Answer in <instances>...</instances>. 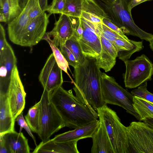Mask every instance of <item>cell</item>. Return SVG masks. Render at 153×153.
I'll list each match as a JSON object with an SVG mask.
<instances>
[{"label":"cell","instance_id":"6da1fadb","mask_svg":"<svg viewBox=\"0 0 153 153\" xmlns=\"http://www.w3.org/2000/svg\"><path fill=\"white\" fill-rule=\"evenodd\" d=\"M49 97L65 127L75 129L93 122L99 117L97 112L74 96L72 89L67 91L60 86L50 92Z\"/></svg>","mask_w":153,"mask_h":153},{"label":"cell","instance_id":"7a4b0ae2","mask_svg":"<svg viewBox=\"0 0 153 153\" xmlns=\"http://www.w3.org/2000/svg\"><path fill=\"white\" fill-rule=\"evenodd\" d=\"M101 73L96 59L92 57H86L82 64L74 68L73 89L76 97L96 111L105 104L101 90Z\"/></svg>","mask_w":153,"mask_h":153},{"label":"cell","instance_id":"3957f363","mask_svg":"<svg viewBox=\"0 0 153 153\" xmlns=\"http://www.w3.org/2000/svg\"><path fill=\"white\" fill-rule=\"evenodd\" d=\"M108 16V19L127 35L136 36L149 42L153 34L147 32L135 24L129 10L131 0H94Z\"/></svg>","mask_w":153,"mask_h":153},{"label":"cell","instance_id":"277c9868","mask_svg":"<svg viewBox=\"0 0 153 153\" xmlns=\"http://www.w3.org/2000/svg\"><path fill=\"white\" fill-rule=\"evenodd\" d=\"M99 120L104 124L114 153H131L126 127L114 111L107 104L97 109Z\"/></svg>","mask_w":153,"mask_h":153},{"label":"cell","instance_id":"5b68a950","mask_svg":"<svg viewBox=\"0 0 153 153\" xmlns=\"http://www.w3.org/2000/svg\"><path fill=\"white\" fill-rule=\"evenodd\" d=\"M100 81L105 104L121 107L140 121L139 116L133 107V95L131 93L119 85L114 77L101 72Z\"/></svg>","mask_w":153,"mask_h":153},{"label":"cell","instance_id":"8992f818","mask_svg":"<svg viewBox=\"0 0 153 153\" xmlns=\"http://www.w3.org/2000/svg\"><path fill=\"white\" fill-rule=\"evenodd\" d=\"M49 92L44 89L39 103V116L37 134L43 143L50 140L55 133L65 127L56 109L50 100Z\"/></svg>","mask_w":153,"mask_h":153},{"label":"cell","instance_id":"52a82bcc","mask_svg":"<svg viewBox=\"0 0 153 153\" xmlns=\"http://www.w3.org/2000/svg\"><path fill=\"white\" fill-rule=\"evenodd\" d=\"M126 69L123 75L125 87L129 88L137 87L152 79L153 64L145 54L132 60L124 61Z\"/></svg>","mask_w":153,"mask_h":153},{"label":"cell","instance_id":"ba28073f","mask_svg":"<svg viewBox=\"0 0 153 153\" xmlns=\"http://www.w3.org/2000/svg\"><path fill=\"white\" fill-rule=\"evenodd\" d=\"M134 121L126 127L131 153H153V126Z\"/></svg>","mask_w":153,"mask_h":153},{"label":"cell","instance_id":"9c48e42d","mask_svg":"<svg viewBox=\"0 0 153 153\" xmlns=\"http://www.w3.org/2000/svg\"><path fill=\"white\" fill-rule=\"evenodd\" d=\"M6 93L12 116L15 120L25 108L26 96L17 65L12 70Z\"/></svg>","mask_w":153,"mask_h":153},{"label":"cell","instance_id":"30bf717a","mask_svg":"<svg viewBox=\"0 0 153 153\" xmlns=\"http://www.w3.org/2000/svg\"><path fill=\"white\" fill-rule=\"evenodd\" d=\"M83 32L80 38L77 39L82 52L85 57L97 59L101 53V43L100 36L94 24L80 18Z\"/></svg>","mask_w":153,"mask_h":153},{"label":"cell","instance_id":"8fae6325","mask_svg":"<svg viewBox=\"0 0 153 153\" xmlns=\"http://www.w3.org/2000/svg\"><path fill=\"white\" fill-rule=\"evenodd\" d=\"M50 15L43 13L30 21L22 36L19 45L31 47L42 39L46 33Z\"/></svg>","mask_w":153,"mask_h":153},{"label":"cell","instance_id":"7c38bea8","mask_svg":"<svg viewBox=\"0 0 153 153\" xmlns=\"http://www.w3.org/2000/svg\"><path fill=\"white\" fill-rule=\"evenodd\" d=\"M75 30L70 16L61 14L53 29L46 32L43 40H49L57 47L65 45L75 34Z\"/></svg>","mask_w":153,"mask_h":153},{"label":"cell","instance_id":"4fadbf2b","mask_svg":"<svg viewBox=\"0 0 153 153\" xmlns=\"http://www.w3.org/2000/svg\"><path fill=\"white\" fill-rule=\"evenodd\" d=\"M62 71L52 53L47 59L39 76V80L44 89L50 92L62 86L63 83Z\"/></svg>","mask_w":153,"mask_h":153},{"label":"cell","instance_id":"5bb4252c","mask_svg":"<svg viewBox=\"0 0 153 153\" xmlns=\"http://www.w3.org/2000/svg\"><path fill=\"white\" fill-rule=\"evenodd\" d=\"M37 1L38 0H28L20 14L8 23L9 38L13 43L19 45L22 36L29 22V14Z\"/></svg>","mask_w":153,"mask_h":153},{"label":"cell","instance_id":"9a60e30c","mask_svg":"<svg viewBox=\"0 0 153 153\" xmlns=\"http://www.w3.org/2000/svg\"><path fill=\"white\" fill-rule=\"evenodd\" d=\"M17 62L14 52L9 44L0 51V90L7 89L12 70Z\"/></svg>","mask_w":153,"mask_h":153},{"label":"cell","instance_id":"2e32d148","mask_svg":"<svg viewBox=\"0 0 153 153\" xmlns=\"http://www.w3.org/2000/svg\"><path fill=\"white\" fill-rule=\"evenodd\" d=\"M96 27L100 37L101 46V53L96 59L97 62L100 68L108 72L111 70L116 64L117 51L113 44L105 38Z\"/></svg>","mask_w":153,"mask_h":153},{"label":"cell","instance_id":"e0dca14e","mask_svg":"<svg viewBox=\"0 0 153 153\" xmlns=\"http://www.w3.org/2000/svg\"><path fill=\"white\" fill-rule=\"evenodd\" d=\"M100 124V120H97L88 125L57 135L51 140L57 142H66L92 138Z\"/></svg>","mask_w":153,"mask_h":153},{"label":"cell","instance_id":"ac0fdd59","mask_svg":"<svg viewBox=\"0 0 153 153\" xmlns=\"http://www.w3.org/2000/svg\"><path fill=\"white\" fill-rule=\"evenodd\" d=\"M78 141L57 142L50 139L46 142L42 141L32 152L79 153L77 147Z\"/></svg>","mask_w":153,"mask_h":153},{"label":"cell","instance_id":"d6986e66","mask_svg":"<svg viewBox=\"0 0 153 153\" xmlns=\"http://www.w3.org/2000/svg\"><path fill=\"white\" fill-rule=\"evenodd\" d=\"M15 122L6 91L0 92V135L15 131Z\"/></svg>","mask_w":153,"mask_h":153},{"label":"cell","instance_id":"ffe728a7","mask_svg":"<svg viewBox=\"0 0 153 153\" xmlns=\"http://www.w3.org/2000/svg\"><path fill=\"white\" fill-rule=\"evenodd\" d=\"M92 137L91 153H114L112 145L105 125L102 121Z\"/></svg>","mask_w":153,"mask_h":153},{"label":"cell","instance_id":"44dd1931","mask_svg":"<svg viewBox=\"0 0 153 153\" xmlns=\"http://www.w3.org/2000/svg\"><path fill=\"white\" fill-rule=\"evenodd\" d=\"M4 139L10 153H29L30 148L27 139L21 132L15 131L0 135Z\"/></svg>","mask_w":153,"mask_h":153},{"label":"cell","instance_id":"7402d4cb","mask_svg":"<svg viewBox=\"0 0 153 153\" xmlns=\"http://www.w3.org/2000/svg\"><path fill=\"white\" fill-rule=\"evenodd\" d=\"M114 45L118 52L119 59L124 62L128 60L134 53L139 51L144 48L142 41L117 39Z\"/></svg>","mask_w":153,"mask_h":153},{"label":"cell","instance_id":"603a6c76","mask_svg":"<svg viewBox=\"0 0 153 153\" xmlns=\"http://www.w3.org/2000/svg\"><path fill=\"white\" fill-rule=\"evenodd\" d=\"M80 17L96 23L102 22L103 18L108 19L107 15L94 0H83Z\"/></svg>","mask_w":153,"mask_h":153},{"label":"cell","instance_id":"cb8c5ba5","mask_svg":"<svg viewBox=\"0 0 153 153\" xmlns=\"http://www.w3.org/2000/svg\"><path fill=\"white\" fill-rule=\"evenodd\" d=\"M134 108L140 117V121L153 119V103L139 97L133 96Z\"/></svg>","mask_w":153,"mask_h":153},{"label":"cell","instance_id":"d4e9b609","mask_svg":"<svg viewBox=\"0 0 153 153\" xmlns=\"http://www.w3.org/2000/svg\"><path fill=\"white\" fill-rule=\"evenodd\" d=\"M0 11L6 16L7 23L11 22L21 13L19 0H0Z\"/></svg>","mask_w":153,"mask_h":153},{"label":"cell","instance_id":"484cf974","mask_svg":"<svg viewBox=\"0 0 153 153\" xmlns=\"http://www.w3.org/2000/svg\"><path fill=\"white\" fill-rule=\"evenodd\" d=\"M39 103H36L29 108L25 116V120L31 130L37 134L39 126Z\"/></svg>","mask_w":153,"mask_h":153},{"label":"cell","instance_id":"4316f807","mask_svg":"<svg viewBox=\"0 0 153 153\" xmlns=\"http://www.w3.org/2000/svg\"><path fill=\"white\" fill-rule=\"evenodd\" d=\"M65 45L74 55L79 64H82L85 62L86 57L82 52L75 33L66 42Z\"/></svg>","mask_w":153,"mask_h":153},{"label":"cell","instance_id":"83f0119b","mask_svg":"<svg viewBox=\"0 0 153 153\" xmlns=\"http://www.w3.org/2000/svg\"><path fill=\"white\" fill-rule=\"evenodd\" d=\"M83 0H66L62 14L70 17L80 18Z\"/></svg>","mask_w":153,"mask_h":153},{"label":"cell","instance_id":"f1b7e54d","mask_svg":"<svg viewBox=\"0 0 153 153\" xmlns=\"http://www.w3.org/2000/svg\"><path fill=\"white\" fill-rule=\"evenodd\" d=\"M94 23L96 27L102 35L111 42L113 45L114 41L117 39H126L118 33L112 30L102 22L100 23Z\"/></svg>","mask_w":153,"mask_h":153},{"label":"cell","instance_id":"f546056e","mask_svg":"<svg viewBox=\"0 0 153 153\" xmlns=\"http://www.w3.org/2000/svg\"><path fill=\"white\" fill-rule=\"evenodd\" d=\"M45 40L49 44L58 66L62 71L69 76L68 72V69H69V65L59 49L49 40L47 39Z\"/></svg>","mask_w":153,"mask_h":153},{"label":"cell","instance_id":"4dcf8cb0","mask_svg":"<svg viewBox=\"0 0 153 153\" xmlns=\"http://www.w3.org/2000/svg\"><path fill=\"white\" fill-rule=\"evenodd\" d=\"M48 0H38L34 7L31 11L29 15V21L43 13L47 11L49 5Z\"/></svg>","mask_w":153,"mask_h":153},{"label":"cell","instance_id":"1f68e13d","mask_svg":"<svg viewBox=\"0 0 153 153\" xmlns=\"http://www.w3.org/2000/svg\"><path fill=\"white\" fill-rule=\"evenodd\" d=\"M147 82H145L131 92V94L144 98L153 103V94L149 92L147 88Z\"/></svg>","mask_w":153,"mask_h":153},{"label":"cell","instance_id":"d6a6232c","mask_svg":"<svg viewBox=\"0 0 153 153\" xmlns=\"http://www.w3.org/2000/svg\"><path fill=\"white\" fill-rule=\"evenodd\" d=\"M65 2L66 0H53L49 5L47 11L50 15L52 14H62Z\"/></svg>","mask_w":153,"mask_h":153},{"label":"cell","instance_id":"836d02e7","mask_svg":"<svg viewBox=\"0 0 153 153\" xmlns=\"http://www.w3.org/2000/svg\"><path fill=\"white\" fill-rule=\"evenodd\" d=\"M59 49L69 65L72 66L74 68L79 65L74 55L65 45L60 46Z\"/></svg>","mask_w":153,"mask_h":153},{"label":"cell","instance_id":"e575fe53","mask_svg":"<svg viewBox=\"0 0 153 153\" xmlns=\"http://www.w3.org/2000/svg\"><path fill=\"white\" fill-rule=\"evenodd\" d=\"M15 121L17 122L18 125L20 127L19 132H21L23 128H24L28 134L33 139L35 145L36 146L37 144L35 138L30 128L24 118L22 112L17 116L15 119Z\"/></svg>","mask_w":153,"mask_h":153},{"label":"cell","instance_id":"d590c367","mask_svg":"<svg viewBox=\"0 0 153 153\" xmlns=\"http://www.w3.org/2000/svg\"><path fill=\"white\" fill-rule=\"evenodd\" d=\"M102 22L113 30L118 33L121 36L126 39H128V38L125 35L122 30L117 26L111 22L106 18H103L102 20Z\"/></svg>","mask_w":153,"mask_h":153},{"label":"cell","instance_id":"8d00e7d4","mask_svg":"<svg viewBox=\"0 0 153 153\" xmlns=\"http://www.w3.org/2000/svg\"><path fill=\"white\" fill-rule=\"evenodd\" d=\"M9 44L6 40L4 29L1 24H0V51H1Z\"/></svg>","mask_w":153,"mask_h":153},{"label":"cell","instance_id":"74e56055","mask_svg":"<svg viewBox=\"0 0 153 153\" xmlns=\"http://www.w3.org/2000/svg\"><path fill=\"white\" fill-rule=\"evenodd\" d=\"M0 153H10L4 139L1 136H0Z\"/></svg>","mask_w":153,"mask_h":153},{"label":"cell","instance_id":"f35d334b","mask_svg":"<svg viewBox=\"0 0 153 153\" xmlns=\"http://www.w3.org/2000/svg\"><path fill=\"white\" fill-rule=\"evenodd\" d=\"M153 0H131L129 5V10L131 11L134 7L144 2Z\"/></svg>","mask_w":153,"mask_h":153},{"label":"cell","instance_id":"ab89813d","mask_svg":"<svg viewBox=\"0 0 153 153\" xmlns=\"http://www.w3.org/2000/svg\"><path fill=\"white\" fill-rule=\"evenodd\" d=\"M0 22L7 23L6 18L4 14L0 11Z\"/></svg>","mask_w":153,"mask_h":153},{"label":"cell","instance_id":"60d3db41","mask_svg":"<svg viewBox=\"0 0 153 153\" xmlns=\"http://www.w3.org/2000/svg\"><path fill=\"white\" fill-rule=\"evenodd\" d=\"M21 8L22 10L26 5L28 0H19Z\"/></svg>","mask_w":153,"mask_h":153},{"label":"cell","instance_id":"b9f144b4","mask_svg":"<svg viewBox=\"0 0 153 153\" xmlns=\"http://www.w3.org/2000/svg\"><path fill=\"white\" fill-rule=\"evenodd\" d=\"M146 122L153 126V119H147L143 121Z\"/></svg>","mask_w":153,"mask_h":153},{"label":"cell","instance_id":"7bdbcfd3","mask_svg":"<svg viewBox=\"0 0 153 153\" xmlns=\"http://www.w3.org/2000/svg\"><path fill=\"white\" fill-rule=\"evenodd\" d=\"M149 46L150 48L153 51V40L150 42Z\"/></svg>","mask_w":153,"mask_h":153}]
</instances>
